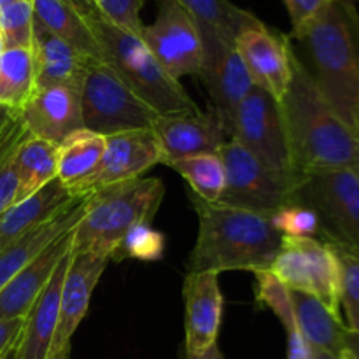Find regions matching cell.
I'll use <instances>...</instances> for the list:
<instances>
[{"instance_id":"cell-29","label":"cell","mask_w":359,"mask_h":359,"mask_svg":"<svg viewBox=\"0 0 359 359\" xmlns=\"http://www.w3.org/2000/svg\"><path fill=\"white\" fill-rule=\"evenodd\" d=\"M35 91L32 48L4 49L0 53V105L21 109Z\"/></svg>"},{"instance_id":"cell-12","label":"cell","mask_w":359,"mask_h":359,"mask_svg":"<svg viewBox=\"0 0 359 359\" xmlns=\"http://www.w3.org/2000/svg\"><path fill=\"white\" fill-rule=\"evenodd\" d=\"M163 163V151L153 130H132L105 137L102 160L93 174L74 189V196H90L98 189L140 177Z\"/></svg>"},{"instance_id":"cell-1","label":"cell","mask_w":359,"mask_h":359,"mask_svg":"<svg viewBox=\"0 0 359 359\" xmlns=\"http://www.w3.org/2000/svg\"><path fill=\"white\" fill-rule=\"evenodd\" d=\"M279 107L298 177L354 167L358 153L356 132L323 97L293 44L291 81L279 100Z\"/></svg>"},{"instance_id":"cell-14","label":"cell","mask_w":359,"mask_h":359,"mask_svg":"<svg viewBox=\"0 0 359 359\" xmlns=\"http://www.w3.org/2000/svg\"><path fill=\"white\" fill-rule=\"evenodd\" d=\"M235 49L248 67L252 83L279 102L291 81V44L287 35L270 30L263 21H256L238 34Z\"/></svg>"},{"instance_id":"cell-41","label":"cell","mask_w":359,"mask_h":359,"mask_svg":"<svg viewBox=\"0 0 359 359\" xmlns=\"http://www.w3.org/2000/svg\"><path fill=\"white\" fill-rule=\"evenodd\" d=\"M65 2L70 4L72 7H76L77 11H81V13H84V14L93 13V9H91L90 4H88L86 0H65Z\"/></svg>"},{"instance_id":"cell-2","label":"cell","mask_w":359,"mask_h":359,"mask_svg":"<svg viewBox=\"0 0 359 359\" xmlns=\"http://www.w3.org/2000/svg\"><path fill=\"white\" fill-rule=\"evenodd\" d=\"M305 51L300 58L333 111L359 126V13L354 0H332L307 27L287 35Z\"/></svg>"},{"instance_id":"cell-10","label":"cell","mask_w":359,"mask_h":359,"mask_svg":"<svg viewBox=\"0 0 359 359\" xmlns=\"http://www.w3.org/2000/svg\"><path fill=\"white\" fill-rule=\"evenodd\" d=\"M231 139L272 170L300 179L294 170L279 102L262 88H252L235 111Z\"/></svg>"},{"instance_id":"cell-38","label":"cell","mask_w":359,"mask_h":359,"mask_svg":"<svg viewBox=\"0 0 359 359\" xmlns=\"http://www.w3.org/2000/svg\"><path fill=\"white\" fill-rule=\"evenodd\" d=\"M25 318L6 319L0 321V359L14 351L20 342L21 332H23Z\"/></svg>"},{"instance_id":"cell-30","label":"cell","mask_w":359,"mask_h":359,"mask_svg":"<svg viewBox=\"0 0 359 359\" xmlns=\"http://www.w3.org/2000/svg\"><path fill=\"white\" fill-rule=\"evenodd\" d=\"M177 172L195 191V196L209 203H217L224 191V165L219 153L195 154V156L179 158L165 163Z\"/></svg>"},{"instance_id":"cell-22","label":"cell","mask_w":359,"mask_h":359,"mask_svg":"<svg viewBox=\"0 0 359 359\" xmlns=\"http://www.w3.org/2000/svg\"><path fill=\"white\" fill-rule=\"evenodd\" d=\"M72 251L60 262L51 279L25 316L23 332L16 347V359H48L49 347L56 332L62 286L69 270Z\"/></svg>"},{"instance_id":"cell-37","label":"cell","mask_w":359,"mask_h":359,"mask_svg":"<svg viewBox=\"0 0 359 359\" xmlns=\"http://www.w3.org/2000/svg\"><path fill=\"white\" fill-rule=\"evenodd\" d=\"M16 193L18 175L13 156V160H9L2 168H0V217H2L11 207L16 205Z\"/></svg>"},{"instance_id":"cell-35","label":"cell","mask_w":359,"mask_h":359,"mask_svg":"<svg viewBox=\"0 0 359 359\" xmlns=\"http://www.w3.org/2000/svg\"><path fill=\"white\" fill-rule=\"evenodd\" d=\"M91 2L93 9L109 23L142 37L144 25L140 21V9L144 0H91Z\"/></svg>"},{"instance_id":"cell-26","label":"cell","mask_w":359,"mask_h":359,"mask_svg":"<svg viewBox=\"0 0 359 359\" xmlns=\"http://www.w3.org/2000/svg\"><path fill=\"white\" fill-rule=\"evenodd\" d=\"M291 305L300 333L312 351L340 354L349 330L340 316L332 314L321 302L304 291L290 290Z\"/></svg>"},{"instance_id":"cell-7","label":"cell","mask_w":359,"mask_h":359,"mask_svg":"<svg viewBox=\"0 0 359 359\" xmlns=\"http://www.w3.org/2000/svg\"><path fill=\"white\" fill-rule=\"evenodd\" d=\"M294 203L318 214L323 242L359 255V175L353 168L304 175Z\"/></svg>"},{"instance_id":"cell-15","label":"cell","mask_w":359,"mask_h":359,"mask_svg":"<svg viewBox=\"0 0 359 359\" xmlns=\"http://www.w3.org/2000/svg\"><path fill=\"white\" fill-rule=\"evenodd\" d=\"M153 132L163 151V165L195 154L219 153L230 140L223 121L212 109L207 112L196 109L160 114L154 121Z\"/></svg>"},{"instance_id":"cell-13","label":"cell","mask_w":359,"mask_h":359,"mask_svg":"<svg viewBox=\"0 0 359 359\" xmlns=\"http://www.w3.org/2000/svg\"><path fill=\"white\" fill-rule=\"evenodd\" d=\"M109 263L111 259L105 256L90 255V252L72 255L62 286L58 323H56V332L49 347L48 359H69L74 333L86 316L91 294Z\"/></svg>"},{"instance_id":"cell-4","label":"cell","mask_w":359,"mask_h":359,"mask_svg":"<svg viewBox=\"0 0 359 359\" xmlns=\"http://www.w3.org/2000/svg\"><path fill=\"white\" fill-rule=\"evenodd\" d=\"M165 195L160 179L137 177L98 189L88 198L83 219L74 230L72 255L105 256L140 223H151Z\"/></svg>"},{"instance_id":"cell-33","label":"cell","mask_w":359,"mask_h":359,"mask_svg":"<svg viewBox=\"0 0 359 359\" xmlns=\"http://www.w3.org/2000/svg\"><path fill=\"white\" fill-rule=\"evenodd\" d=\"M0 37L4 49L32 48L34 6L32 0H16L0 11Z\"/></svg>"},{"instance_id":"cell-24","label":"cell","mask_w":359,"mask_h":359,"mask_svg":"<svg viewBox=\"0 0 359 359\" xmlns=\"http://www.w3.org/2000/svg\"><path fill=\"white\" fill-rule=\"evenodd\" d=\"M76 198L79 196H74L58 179H55L30 198L11 207L0 217V252Z\"/></svg>"},{"instance_id":"cell-43","label":"cell","mask_w":359,"mask_h":359,"mask_svg":"<svg viewBox=\"0 0 359 359\" xmlns=\"http://www.w3.org/2000/svg\"><path fill=\"white\" fill-rule=\"evenodd\" d=\"M356 137H358V153H356V161H354L353 170L356 172V174L359 175V126L356 128Z\"/></svg>"},{"instance_id":"cell-44","label":"cell","mask_w":359,"mask_h":359,"mask_svg":"<svg viewBox=\"0 0 359 359\" xmlns=\"http://www.w3.org/2000/svg\"><path fill=\"white\" fill-rule=\"evenodd\" d=\"M13 2H16V0H0V11H2L4 7L11 6V4H13Z\"/></svg>"},{"instance_id":"cell-19","label":"cell","mask_w":359,"mask_h":359,"mask_svg":"<svg viewBox=\"0 0 359 359\" xmlns=\"http://www.w3.org/2000/svg\"><path fill=\"white\" fill-rule=\"evenodd\" d=\"M74 230L48 245L0 290V321L25 318L63 258L72 251Z\"/></svg>"},{"instance_id":"cell-36","label":"cell","mask_w":359,"mask_h":359,"mask_svg":"<svg viewBox=\"0 0 359 359\" xmlns=\"http://www.w3.org/2000/svg\"><path fill=\"white\" fill-rule=\"evenodd\" d=\"M330 2L332 0H284L287 13H290L291 25H293L291 35L304 30Z\"/></svg>"},{"instance_id":"cell-11","label":"cell","mask_w":359,"mask_h":359,"mask_svg":"<svg viewBox=\"0 0 359 359\" xmlns=\"http://www.w3.org/2000/svg\"><path fill=\"white\" fill-rule=\"evenodd\" d=\"M142 41L177 81L202 72V35L193 18L175 0H158L156 20L144 27Z\"/></svg>"},{"instance_id":"cell-39","label":"cell","mask_w":359,"mask_h":359,"mask_svg":"<svg viewBox=\"0 0 359 359\" xmlns=\"http://www.w3.org/2000/svg\"><path fill=\"white\" fill-rule=\"evenodd\" d=\"M342 359H359V335L358 333L347 332L346 340H344Z\"/></svg>"},{"instance_id":"cell-40","label":"cell","mask_w":359,"mask_h":359,"mask_svg":"<svg viewBox=\"0 0 359 359\" xmlns=\"http://www.w3.org/2000/svg\"><path fill=\"white\" fill-rule=\"evenodd\" d=\"M184 359H224L223 354H221L219 346H212L209 351H205L203 354H198V356H189V354H184Z\"/></svg>"},{"instance_id":"cell-21","label":"cell","mask_w":359,"mask_h":359,"mask_svg":"<svg viewBox=\"0 0 359 359\" xmlns=\"http://www.w3.org/2000/svg\"><path fill=\"white\" fill-rule=\"evenodd\" d=\"M32 53L35 67V90L51 86H72L81 90L88 67L95 62L81 55L56 35L49 34L35 21Z\"/></svg>"},{"instance_id":"cell-34","label":"cell","mask_w":359,"mask_h":359,"mask_svg":"<svg viewBox=\"0 0 359 359\" xmlns=\"http://www.w3.org/2000/svg\"><path fill=\"white\" fill-rule=\"evenodd\" d=\"M270 223L283 237L316 238L321 233L318 214L302 203L283 207L270 217Z\"/></svg>"},{"instance_id":"cell-16","label":"cell","mask_w":359,"mask_h":359,"mask_svg":"<svg viewBox=\"0 0 359 359\" xmlns=\"http://www.w3.org/2000/svg\"><path fill=\"white\" fill-rule=\"evenodd\" d=\"M219 273H188L182 286L184 298V354L198 356L217 344L223 319V293Z\"/></svg>"},{"instance_id":"cell-32","label":"cell","mask_w":359,"mask_h":359,"mask_svg":"<svg viewBox=\"0 0 359 359\" xmlns=\"http://www.w3.org/2000/svg\"><path fill=\"white\" fill-rule=\"evenodd\" d=\"M165 235L154 230L149 223H140L133 226L123 237L118 248L111 255V262L118 263L123 259H142V262H158L163 258Z\"/></svg>"},{"instance_id":"cell-25","label":"cell","mask_w":359,"mask_h":359,"mask_svg":"<svg viewBox=\"0 0 359 359\" xmlns=\"http://www.w3.org/2000/svg\"><path fill=\"white\" fill-rule=\"evenodd\" d=\"M32 6L35 23L72 46L81 55L105 62L104 51L88 23L86 14L67 4L65 0H32Z\"/></svg>"},{"instance_id":"cell-17","label":"cell","mask_w":359,"mask_h":359,"mask_svg":"<svg viewBox=\"0 0 359 359\" xmlns=\"http://www.w3.org/2000/svg\"><path fill=\"white\" fill-rule=\"evenodd\" d=\"M200 79L212 100V111L219 116L231 139L233 116L245 95L256 86L237 49L231 46H212L203 49V67Z\"/></svg>"},{"instance_id":"cell-31","label":"cell","mask_w":359,"mask_h":359,"mask_svg":"<svg viewBox=\"0 0 359 359\" xmlns=\"http://www.w3.org/2000/svg\"><path fill=\"white\" fill-rule=\"evenodd\" d=\"M332 248L340 263V309L346 314L344 323L351 333L359 335V255L337 245Z\"/></svg>"},{"instance_id":"cell-28","label":"cell","mask_w":359,"mask_h":359,"mask_svg":"<svg viewBox=\"0 0 359 359\" xmlns=\"http://www.w3.org/2000/svg\"><path fill=\"white\" fill-rule=\"evenodd\" d=\"M105 137L90 130L70 133L58 146V179L70 193L83 184L98 167L104 154Z\"/></svg>"},{"instance_id":"cell-27","label":"cell","mask_w":359,"mask_h":359,"mask_svg":"<svg viewBox=\"0 0 359 359\" xmlns=\"http://www.w3.org/2000/svg\"><path fill=\"white\" fill-rule=\"evenodd\" d=\"M14 167L18 175L16 203H21L56 179L58 144L28 135L14 154Z\"/></svg>"},{"instance_id":"cell-8","label":"cell","mask_w":359,"mask_h":359,"mask_svg":"<svg viewBox=\"0 0 359 359\" xmlns=\"http://www.w3.org/2000/svg\"><path fill=\"white\" fill-rule=\"evenodd\" d=\"M219 156L226 182L217 203L249 210L269 219L283 207L294 203L300 179L272 170L233 139L221 147Z\"/></svg>"},{"instance_id":"cell-5","label":"cell","mask_w":359,"mask_h":359,"mask_svg":"<svg viewBox=\"0 0 359 359\" xmlns=\"http://www.w3.org/2000/svg\"><path fill=\"white\" fill-rule=\"evenodd\" d=\"M86 20L104 51L105 63L158 114L198 109L182 84L154 58L142 37L114 27L97 11L86 14Z\"/></svg>"},{"instance_id":"cell-3","label":"cell","mask_w":359,"mask_h":359,"mask_svg":"<svg viewBox=\"0 0 359 359\" xmlns=\"http://www.w3.org/2000/svg\"><path fill=\"white\" fill-rule=\"evenodd\" d=\"M198 235L188 262L189 273L270 270L283 248V235L269 217L224 203L191 198Z\"/></svg>"},{"instance_id":"cell-42","label":"cell","mask_w":359,"mask_h":359,"mask_svg":"<svg viewBox=\"0 0 359 359\" xmlns=\"http://www.w3.org/2000/svg\"><path fill=\"white\" fill-rule=\"evenodd\" d=\"M312 359H342V354L326 353V351H312Z\"/></svg>"},{"instance_id":"cell-18","label":"cell","mask_w":359,"mask_h":359,"mask_svg":"<svg viewBox=\"0 0 359 359\" xmlns=\"http://www.w3.org/2000/svg\"><path fill=\"white\" fill-rule=\"evenodd\" d=\"M18 111L30 135L58 146L70 133L83 128L79 88L51 86L35 90Z\"/></svg>"},{"instance_id":"cell-20","label":"cell","mask_w":359,"mask_h":359,"mask_svg":"<svg viewBox=\"0 0 359 359\" xmlns=\"http://www.w3.org/2000/svg\"><path fill=\"white\" fill-rule=\"evenodd\" d=\"M90 196H79V198L72 200L69 205L58 210L55 216L46 219L44 223L35 226L34 230L25 233L23 237H20L9 248L0 252V290L20 270H23L30 262H34L51 242H55L56 238L62 237L63 233H67V231H70L79 224Z\"/></svg>"},{"instance_id":"cell-23","label":"cell","mask_w":359,"mask_h":359,"mask_svg":"<svg viewBox=\"0 0 359 359\" xmlns=\"http://www.w3.org/2000/svg\"><path fill=\"white\" fill-rule=\"evenodd\" d=\"M198 27L203 49L224 44L235 48L238 34L259 21L249 11L241 9L230 0H175Z\"/></svg>"},{"instance_id":"cell-6","label":"cell","mask_w":359,"mask_h":359,"mask_svg":"<svg viewBox=\"0 0 359 359\" xmlns=\"http://www.w3.org/2000/svg\"><path fill=\"white\" fill-rule=\"evenodd\" d=\"M158 112L105 62H91L81 84L83 128L102 137L153 130Z\"/></svg>"},{"instance_id":"cell-45","label":"cell","mask_w":359,"mask_h":359,"mask_svg":"<svg viewBox=\"0 0 359 359\" xmlns=\"http://www.w3.org/2000/svg\"><path fill=\"white\" fill-rule=\"evenodd\" d=\"M2 359H16V349H14V351H11V353L7 354V356H4Z\"/></svg>"},{"instance_id":"cell-46","label":"cell","mask_w":359,"mask_h":359,"mask_svg":"<svg viewBox=\"0 0 359 359\" xmlns=\"http://www.w3.org/2000/svg\"><path fill=\"white\" fill-rule=\"evenodd\" d=\"M86 2L90 4V7H91V9H93V2H91V0H86ZM93 11H95V9H93Z\"/></svg>"},{"instance_id":"cell-47","label":"cell","mask_w":359,"mask_h":359,"mask_svg":"<svg viewBox=\"0 0 359 359\" xmlns=\"http://www.w3.org/2000/svg\"><path fill=\"white\" fill-rule=\"evenodd\" d=\"M354 2H358V0H354Z\"/></svg>"},{"instance_id":"cell-9","label":"cell","mask_w":359,"mask_h":359,"mask_svg":"<svg viewBox=\"0 0 359 359\" xmlns=\"http://www.w3.org/2000/svg\"><path fill=\"white\" fill-rule=\"evenodd\" d=\"M269 272L287 290L312 294L332 314L340 316V263L332 245L321 238L284 237Z\"/></svg>"}]
</instances>
